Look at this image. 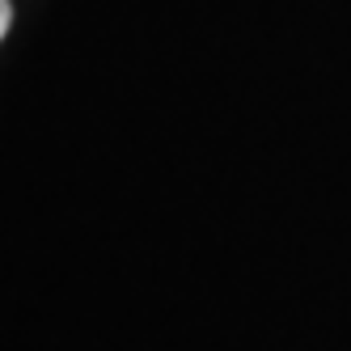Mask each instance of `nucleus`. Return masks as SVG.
<instances>
[{"label": "nucleus", "mask_w": 351, "mask_h": 351, "mask_svg": "<svg viewBox=\"0 0 351 351\" xmlns=\"http://www.w3.org/2000/svg\"><path fill=\"white\" fill-rule=\"evenodd\" d=\"M9 26H13V5H9V0H0V38L9 34Z\"/></svg>", "instance_id": "obj_1"}]
</instances>
